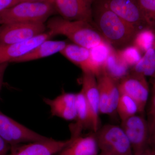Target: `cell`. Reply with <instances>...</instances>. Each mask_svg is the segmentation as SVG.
<instances>
[{"mask_svg":"<svg viewBox=\"0 0 155 155\" xmlns=\"http://www.w3.org/2000/svg\"><path fill=\"white\" fill-rule=\"evenodd\" d=\"M97 77L99 94L100 114H108L109 95L107 76L104 73H102Z\"/></svg>","mask_w":155,"mask_h":155,"instance_id":"d4e9b609","label":"cell"},{"mask_svg":"<svg viewBox=\"0 0 155 155\" xmlns=\"http://www.w3.org/2000/svg\"><path fill=\"white\" fill-rule=\"evenodd\" d=\"M48 0L25 1L0 12V25L14 23H45L55 12Z\"/></svg>","mask_w":155,"mask_h":155,"instance_id":"3957f363","label":"cell"},{"mask_svg":"<svg viewBox=\"0 0 155 155\" xmlns=\"http://www.w3.org/2000/svg\"><path fill=\"white\" fill-rule=\"evenodd\" d=\"M121 127L130 142L133 155L138 154L148 147L149 126L142 116L137 114L122 121Z\"/></svg>","mask_w":155,"mask_h":155,"instance_id":"8992f818","label":"cell"},{"mask_svg":"<svg viewBox=\"0 0 155 155\" xmlns=\"http://www.w3.org/2000/svg\"><path fill=\"white\" fill-rule=\"evenodd\" d=\"M104 5L139 29L146 27L138 0H102Z\"/></svg>","mask_w":155,"mask_h":155,"instance_id":"8fae6325","label":"cell"},{"mask_svg":"<svg viewBox=\"0 0 155 155\" xmlns=\"http://www.w3.org/2000/svg\"><path fill=\"white\" fill-rule=\"evenodd\" d=\"M132 72L155 78V47L143 55L140 61L132 67Z\"/></svg>","mask_w":155,"mask_h":155,"instance_id":"44dd1931","label":"cell"},{"mask_svg":"<svg viewBox=\"0 0 155 155\" xmlns=\"http://www.w3.org/2000/svg\"><path fill=\"white\" fill-rule=\"evenodd\" d=\"M106 76L109 95L108 114L110 115L116 111L117 104L120 97V92L118 81L107 75Z\"/></svg>","mask_w":155,"mask_h":155,"instance_id":"4316f807","label":"cell"},{"mask_svg":"<svg viewBox=\"0 0 155 155\" xmlns=\"http://www.w3.org/2000/svg\"><path fill=\"white\" fill-rule=\"evenodd\" d=\"M8 63L0 64V91L2 87L4 75H5L6 69L8 67Z\"/></svg>","mask_w":155,"mask_h":155,"instance_id":"1f68e13d","label":"cell"},{"mask_svg":"<svg viewBox=\"0 0 155 155\" xmlns=\"http://www.w3.org/2000/svg\"><path fill=\"white\" fill-rule=\"evenodd\" d=\"M116 111L121 121L137 115V113H140L138 105L135 101L127 95L121 93Z\"/></svg>","mask_w":155,"mask_h":155,"instance_id":"7402d4cb","label":"cell"},{"mask_svg":"<svg viewBox=\"0 0 155 155\" xmlns=\"http://www.w3.org/2000/svg\"><path fill=\"white\" fill-rule=\"evenodd\" d=\"M117 51L122 60L129 67L132 68L140 61L143 55L138 48L132 44Z\"/></svg>","mask_w":155,"mask_h":155,"instance_id":"484cf974","label":"cell"},{"mask_svg":"<svg viewBox=\"0 0 155 155\" xmlns=\"http://www.w3.org/2000/svg\"><path fill=\"white\" fill-rule=\"evenodd\" d=\"M46 26L53 36L64 35L73 43L89 49L105 41L91 23L85 21L67 20L58 16L49 19Z\"/></svg>","mask_w":155,"mask_h":155,"instance_id":"7a4b0ae2","label":"cell"},{"mask_svg":"<svg viewBox=\"0 0 155 155\" xmlns=\"http://www.w3.org/2000/svg\"><path fill=\"white\" fill-rule=\"evenodd\" d=\"M26 0H0V12Z\"/></svg>","mask_w":155,"mask_h":155,"instance_id":"f1b7e54d","label":"cell"},{"mask_svg":"<svg viewBox=\"0 0 155 155\" xmlns=\"http://www.w3.org/2000/svg\"><path fill=\"white\" fill-rule=\"evenodd\" d=\"M64 19L93 24L94 0H48Z\"/></svg>","mask_w":155,"mask_h":155,"instance_id":"ba28073f","label":"cell"},{"mask_svg":"<svg viewBox=\"0 0 155 155\" xmlns=\"http://www.w3.org/2000/svg\"><path fill=\"white\" fill-rule=\"evenodd\" d=\"M29 2H41V1H46V0H26Z\"/></svg>","mask_w":155,"mask_h":155,"instance_id":"836d02e7","label":"cell"},{"mask_svg":"<svg viewBox=\"0 0 155 155\" xmlns=\"http://www.w3.org/2000/svg\"><path fill=\"white\" fill-rule=\"evenodd\" d=\"M136 155H155V150L149 147L140 153Z\"/></svg>","mask_w":155,"mask_h":155,"instance_id":"d6a6232c","label":"cell"},{"mask_svg":"<svg viewBox=\"0 0 155 155\" xmlns=\"http://www.w3.org/2000/svg\"><path fill=\"white\" fill-rule=\"evenodd\" d=\"M73 138L66 140H57L52 138L32 142L26 144L11 147L7 155H54L61 152L72 141Z\"/></svg>","mask_w":155,"mask_h":155,"instance_id":"30bf717a","label":"cell"},{"mask_svg":"<svg viewBox=\"0 0 155 155\" xmlns=\"http://www.w3.org/2000/svg\"><path fill=\"white\" fill-rule=\"evenodd\" d=\"M149 126V145L155 150V118H150Z\"/></svg>","mask_w":155,"mask_h":155,"instance_id":"83f0119b","label":"cell"},{"mask_svg":"<svg viewBox=\"0 0 155 155\" xmlns=\"http://www.w3.org/2000/svg\"><path fill=\"white\" fill-rule=\"evenodd\" d=\"M76 122L72 127L71 136H80L81 130L84 127H91V116L86 98L82 90L76 94Z\"/></svg>","mask_w":155,"mask_h":155,"instance_id":"ac0fdd59","label":"cell"},{"mask_svg":"<svg viewBox=\"0 0 155 155\" xmlns=\"http://www.w3.org/2000/svg\"><path fill=\"white\" fill-rule=\"evenodd\" d=\"M95 133L99 155H133L130 142L121 127L106 125Z\"/></svg>","mask_w":155,"mask_h":155,"instance_id":"277c9868","label":"cell"},{"mask_svg":"<svg viewBox=\"0 0 155 155\" xmlns=\"http://www.w3.org/2000/svg\"><path fill=\"white\" fill-rule=\"evenodd\" d=\"M73 138L72 141L59 153V155L97 154L99 148L95 135L80 136L76 138Z\"/></svg>","mask_w":155,"mask_h":155,"instance_id":"2e32d148","label":"cell"},{"mask_svg":"<svg viewBox=\"0 0 155 155\" xmlns=\"http://www.w3.org/2000/svg\"><path fill=\"white\" fill-rule=\"evenodd\" d=\"M45 23H14L0 26V44H11L28 40L46 31Z\"/></svg>","mask_w":155,"mask_h":155,"instance_id":"52a82bcc","label":"cell"},{"mask_svg":"<svg viewBox=\"0 0 155 155\" xmlns=\"http://www.w3.org/2000/svg\"><path fill=\"white\" fill-rule=\"evenodd\" d=\"M149 114L150 118H155V78L153 81Z\"/></svg>","mask_w":155,"mask_h":155,"instance_id":"f546056e","label":"cell"},{"mask_svg":"<svg viewBox=\"0 0 155 155\" xmlns=\"http://www.w3.org/2000/svg\"><path fill=\"white\" fill-rule=\"evenodd\" d=\"M67 45L63 41H53L48 39L27 53L14 60V63L29 62L49 57L58 53L61 52Z\"/></svg>","mask_w":155,"mask_h":155,"instance_id":"9a60e30c","label":"cell"},{"mask_svg":"<svg viewBox=\"0 0 155 155\" xmlns=\"http://www.w3.org/2000/svg\"><path fill=\"white\" fill-rule=\"evenodd\" d=\"M11 146L0 137V155H7L10 152Z\"/></svg>","mask_w":155,"mask_h":155,"instance_id":"4dcf8cb0","label":"cell"},{"mask_svg":"<svg viewBox=\"0 0 155 155\" xmlns=\"http://www.w3.org/2000/svg\"><path fill=\"white\" fill-rule=\"evenodd\" d=\"M120 92L127 95L137 103L140 112L142 113L147 103L150 88L146 77L132 72L118 82Z\"/></svg>","mask_w":155,"mask_h":155,"instance_id":"9c48e42d","label":"cell"},{"mask_svg":"<svg viewBox=\"0 0 155 155\" xmlns=\"http://www.w3.org/2000/svg\"><path fill=\"white\" fill-rule=\"evenodd\" d=\"M93 24L104 39L116 49L132 44L139 29L101 2L93 11Z\"/></svg>","mask_w":155,"mask_h":155,"instance_id":"6da1fadb","label":"cell"},{"mask_svg":"<svg viewBox=\"0 0 155 155\" xmlns=\"http://www.w3.org/2000/svg\"><path fill=\"white\" fill-rule=\"evenodd\" d=\"M114 48L106 41L90 49V61L86 72L97 77L103 73L107 59Z\"/></svg>","mask_w":155,"mask_h":155,"instance_id":"e0dca14e","label":"cell"},{"mask_svg":"<svg viewBox=\"0 0 155 155\" xmlns=\"http://www.w3.org/2000/svg\"><path fill=\"white\" fill-rule=\"evenodd\" d=\"M44 101L53 116L68 121L76 119V94L65 93L52 99L45 98Z\"/></svg>","mask_w":155,"mask_h":155,"instance_id":"5bb4252c","label":"cell"},{"mask_svg":"<svg viewBox=\"0 0 155 155\" xmlns=\"http://www.w3.org/2000/svg\"><path fill=\"white\" fill-rule=\"evenodd\" d=\"M81 90L86 98L91 116V127L94 132L99 129L100 98L97 81L95 75L83 72Z\"/></svg>","mask_w":155,"mask_h":155,"instance_id":"4fadbf2b","label":"cell"},{"mask_svg":"<svg viewBox=\"0 0 155 155\" xmlns=\"http://www.w3.org/2000/svg\"><path fill=\"white\" fill-rule=\"evenodd\" d=\"M53 36L52 34L48 30L25 41L8 45L0 44V64L14 62V60L25 55L42 42L50 39Z\"/></svg>","mask_w":155,"mask_h":155,"instance_id":"7c38bea8","label":"cell"},{"mask_svg":"<svg viewBox=\"0 0 155 155\" xmlns=\"http://www.w3.org/2000/svg\"><path fill=\"white\" fill-rule=\"evenodd\" d=\"M60 54L80 67L82 72L87 71L90 61L89 49L74 43L67 44Z\"/></svg>","mask_w":155,"mask_h":155,"instance_id":"d6986e66","label":"cell"},{"mask_svg":"<svg viewBox=\"0 0 155 155\" xmlns=\"http://www.w3.org/2000/svg\"><path fill=\"white\" fill-rule=\"evenodd\" d=\"M146 27L155 32V0H138Z\"/></svg>","mask_w":155,"mask_h":155,"instance_id":"cb8c5ba5","label":"cell"},{"mask_svg":"<svg viewBox=\"0 0 155 155\" xmlns=\"http://www.w3.org/2000/svg\"><path fill=\"white\" fill-rule=\"evenodd\" d=\"M0 137L11 147L49 138L20 124L1 111Z\"/></svg>","mask_w":155,"mask_h":155,"instance_id":"5b68a950","label":"cell"},{"mask_svg":"<svg viewBox=\"0 0 155 155\" xmlns=\"http://www.w3.org/2000/svg\"><path fill=\"white\" fill-rule=\"evenodd\" d=\"M129 68L114 48L106 61L102 73L118 82L129 73Z\"/></svg>","mask_w":155,"mask_h":155,"instance_id":"ffe728a7","label":"cell"},{"mask_svg":"<svg viewBox=\"0 0 155 155\" xmlns=\"http://www.w3.org/2000/svg\"><path fill=\"white\" fill-rule=\"evenodd\" d=\"M132 44L138 48L143 54L155 47V31L148 27L141 28L136 34Z\"/></svg>","mask_w":155,"mask_h":155,"instance_id":"603a6c76","label":"cell"}]
</instances>
